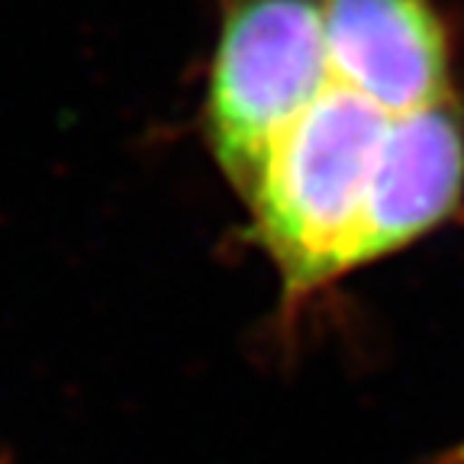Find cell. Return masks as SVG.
<instances>
[{
    "label": "cell",
    "mask_w": 464,
    "mask_h": 464,
    "mask_svg": "<svg viewBox=\"0 0 464 464\" xmlns=\"http://www.w3.org/2000/svg\"><path fill=\"white\" fill-rule=\"evenodd\" d=\"M432 464H464V442L451 445V449H449V451H442V455L435 458Z\"/></svg>",
    "instance_id": "obj_5"
},
{
    "label": "cell",
    "mask_w": 464,
    "mask_h": 464,
    "mask_svg": "<svg viewBox=\"0 0 464 464\" xmlns=\"http://www.w3.org/2000/svg\"><path fill=\"white\" fill-rule=\"evenodd\" d=\"M461 190L464 126L455 97L393 116L339 271L348 275L426 236L455 213Z\"/></svg>",
    "instance_id": "obj_3"
},
{
    "label": "cell",
    "mask_w": 464,
    "mask_h": 464,
    "mask_svg": "<svg viewBox=\"0 0 464 464\" xmlns=\"http://www.w3.org/2000/svg\"><path fill=\"white\" fill-rule=\"evenodd\" d=\"M329 68L393 116L451 97L449 43L432 0H323Z\"/></svg>",
    "instance_id": "obj_4"
},
{
    "label": "cell",
    "mask_w": 464,
    "mask_h": 464,
    "mask_svg": "<svg viewBox=\"0 0 464 464\" xmlns=\"http://www.w3.org/2000/svg\"><path fill=\"white\" fill-rule=\"evenodd\" d=\"M393 113L333 84L297 116L248 188L255 236L284 277L287 310L342 277Z\"/></svg>",
    "instance_id": "obj_1"
},
{
    "label": "cell",
    "mask_w": 464,
    "mask_h": 464,
    "mask_svg": "<svg viewBox=\"0 0 464 464\" xmlns=\"http://www.w3.org/2000/svg\"><path fill=\"white\" fill-rule=\"evenodd\" d=\"M329 84L323 0H219L207 139L242 197L277 139Z\"/></svg>",
    "instance_id": "obj_2"
}]
</instances>
